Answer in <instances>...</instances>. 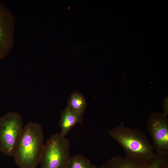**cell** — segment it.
Segmentation results:
<instances>
[{
	"label": "cell",
	"instance_id": "1",
	"mask_svg": "<svg viewBox=\"0 0 168 168\" xmlns=\"http://www.w3.org/2000/svg\"><path fill=\"white\" fill-rule=\"evenodd\" d=\"M45 145L42 127L33 122L23 128L13 156L20 168H36L40 163Z\"/></svg>",
	"mask_w": 168,
	"mask_h": 168
},
{
	"label": "cell",
	"instance_id": "2",
	"mask_svg": "<svg viewBox=\"0 0 168 168\" xmlns=\"http://www.w3.org/2000/svg\"><path fill=\"white\" fill-rule=\"evenodd\" d=\"M108 133L123 148L126 156L129 158L146 159L155 154L152 144L139 129L131 128L122 124Z\"/></svg>",
	"mask_w": 168,
	"mask_h": 168
},
{
	"label": "cell",
	"instance_id": "3",
	"mask_svg": "<svg viewBox=\"0 0 168 168\" xmlns=\"http://www.w3.org/2000/svg\"><path fill=\"white\" fill-rule=\"evenodd\" d=\"M69 140L59 133L53 135L45 145L40 168H67L70 162Z\"/></svg>",
	"mask_w": 168,
	"mask_h": 168
},
{
	"label": "cell",
	"instance_id": "4",
	"mask_svg": "<svg viewBox=\"0 0 168 168\" xmlns=\"http://www.w3.org/2000/svg\"><path fill=\"white\" fill-rule=\"evenodd\" d=\"M21 116L16 112H10L0 117V151L13 156L23 128Z\"/></svg>",
	"mask_w": 168,
	"mask_h": 168
},
{
	"label": "cell",
	"instance_id": "5",
	"mask_svg": "<svg viewBox=\"0 0 168 168\" xmlns=\"http://www.w3.org/2000/svg\"><path fill=\"white\" fill-rule=\"evenodd\" d=\"M147 129L156 154L168 155V119L162 113H152L147 120Z\"/></svg>",
	"mask_w": 168,
	"mask_h": 168
},
{
	"label": "cell",
	"instance_id": "6",
	"mask_svg": "<svg viewBox=\"0 0 168 168\" xmlns=\"http://www.w3.org/2000/svg\"><path fill=\"white\" fill-rule=\"evenodd\" d=\"M15 27L13 14L0 1V61L8 55L13 47Z\"/></svg>",
	"mask_w": 168,
	"mask_h": 168
},
{
	"label": "cell",
	"instance_id": "7",
	"mask_svg": "<svg viewBox=\"0 0 168 168\" xmlns=\"http://www.w3.org/2000/svg\"><path fill=\"white\" fill-rule=\"evenodd\" d=\"M100 168H168L160 159L153 157L146 159H135L117 156L105 162Z\"/></svg>",
	"mask_w": 168,
	"mask_h": 168
},
{
	"label": "cell",
	"instance_id": "8",
	"mask_svg": "<svg viewBox=\"0 0 168 168\" xmlns=\"http://www.w3.org/2000/svg\"><path fill=\"white\" fill-rule=\"evenodd\" d=\"M82 123V116L67 107L61 114L59 122L61 128L60 134L65 137L76 124Z\"/></svg>",
	"mask_w": 168,
	"mask_h": 168
},
{
	"label": "cell",
	"instance_id": "9",
	"mask_svg": "<svg viewBox=\"0 0 168 168\" xmlns=\"http://www.w3.org/2000/svg\"><path fill=\"white\" fill-rule=\"evenodd\" d=\"M86 103L84 96L81 94L75 92L70 96L67 107L80 115L84 113Z\"/></svg>",
	"mask_w": 168,
	"mask_h": 168
},
{
	"label": "cell",
	"instance_id": "10",
	"mask_svg": "<svg viewBox=\"0 0 168 168\" xmlns=\"http://www.w3.org/2000/svg\"><path fill=\"white\" fill-rule=\"evenodd\" d=\"M67 168H97L84 156L77 155L71 157Z\"/></svg>",
	"mask_w": 168,
	"mask_h": 168
},
{
	"label": "cell",
	"instance_id": "11",
	"mask_svg": "<svg viewBox=\"0 0 168 168\" xmlns=\"http://www.w3.org/2000/svg\"><path fill=\"white\" fill-rule=\"evenodd\" d=\"M168 97H166L164 100L163 104V112L162 113L164 114L166 116H167L168 114Z\"/></svg>",
	"mask_w": 168,
	"mask_h": 168
},
{
	"label": "cell",
	"instance_id": "12",
	"mask_svg": "<svg viewBox=\"0 0 168 168\" xmlns=\"http://www.w3.org/2000/svg\"></svg>",
	"mask_w": 168,
	"mask_h": 168
}]
</instances>
